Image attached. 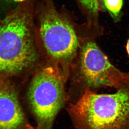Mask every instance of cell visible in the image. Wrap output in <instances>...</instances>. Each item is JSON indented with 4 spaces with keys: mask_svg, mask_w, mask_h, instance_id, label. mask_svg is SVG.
<instances>
[{
    "mask_svg": "<svg viewBox=\"0 0 129 129\" xmlns=\"http://www.w3.org/2000/svg\"><path fill=\"white\" fill-rule=\"evenodd\" d=\"M37 0H25L0 19V79L17 76L35 63L34 18Z\"/></svg>",
    "mask_w": 129,
    "mask_h": 129,
    "instance_id": "obj_1",
    "label": "cell"
},
{
    "mask_svg": "<svg viewBox=\"0 0 129 129\" xmlns=\"http://www.w3.org/2000/svg\"><path fill=\"white\" fill-rule=\"evenodd\" d=\"M112 94L86 89L68 111L79 129H129V85Z\"/></svg>",
    "mask_w": 129,
    "mask_h": 129,
    "instance_id": "obj_2",
    "label": "cell"
},
{
    "mask_svg": "<svg viewBox=\"0 0 129 129\" xmlns=\"http://www.w3.org/2000/svg\"><path fill=\"white\" fill-rule=\"evenodd\" d=\"M35 15L47 52L60 61L71 60L76 54L79 43L74 29L66 15L57 9L53 0H37Z\"/></svg>",
    "mask_w": 129,
    "mask_h": 129,
    "instance_id": "obj_3",
    "label": "cell"
},
{
    "mask_svg": "<svg viewBox=\"0 0 129 129\" xmlns=\"http://www.w3.org/2000/svg\"><path fill=\"white\" fill-rule=\"evenodd\" d=\"M28 99L37 129H52L66 99L63 76L58 68L47 66L35 74L29 87Z\"/></svg>",
    "mask_w": 129,
    "mask_h": 129,
    "instance_id": "obj_4",
    "label": "cell"
},
{
    "mask_svg": "<svg viewBox=\"0 0 129 129\" xmlns=\"http://www.w3.org/2000/svg\"><path fill=\"white\" fill-rule=\"evenodd\" d=\"M81 61L82 76L90 87L117 89L127 84V73L113 66L95 42H88L84 46Z\"/></svg>",
    "mask_w": 129,
    "mask_h": 129,
    "instance_id": "obj_5",
    "label": "cell"
},
{
    "mask_svg": "<svg viewBox=\"0 0 129 129\" xmlns=\"http://www.w3.org/2000/svg\"><path fill=\"white\" fill-rule=\"evenodd\" d=\"M25 115L10 79H0V129H25Z\"/></svg>",
    "mask_w": 129,
    "mask_h": 129,
    "instance_id": "obj_6",
    "label": "cell"
},
{
    "mask_svg": "<svg viewBox=\"0 0 129 129\" xmlns=\"http://www.w3.org/2000/svg\"><path fill=\"white\" fill-rule=\"evenodd\" d=\"M81 11L91 23L97 24L103 8L100 0H76Z\"/></svg>",
    "mask_w": 129,
    "mask_h": 129,
    "instance_id": "obj_7",
    "label": "cell"
},
{
    "mask_svg": "<svg viewBox=\"0 0 129 129\" xmlns=\"http://www.w3.org/2000/svg\"><path fill=\"white\" fill-rule=\"evenodd\" d=\"M103 8L105 9L115 21H119L122 17L124 0H100Z\"/></svg>",
    "mask_w": 129,
    "mask_h": 129,
    "instance_id": "obj_8",
    "label": "cell"
},
{
    "mask_svg": "<svg viewBox=\"0 0 129 129\" xmlns=\"http://www.w3.org/2000/svg\"><path fill=\"white\" fill-rule=\"evenodd\" d=\"M127 1H128L129 6V0H127ZM126 49H127V52L128 53V55L129 56V39L128 41H127V42ZM126 73H127V83H128V85H129V71L128 72H127Z\"/></svg>",
    "mask_w": 129,
    "mask_h": 129,
    "instance_id": "obj_9",
    "label": "cell"
},
{
    "mask_svg": "<svg viewBox=\"0 0 129 129\" xmlns=\"http://www.w3.org/2000/svg\"><path fill=\"white\" fill-rule=\"evenodd\" d=\"M5 1H8V2H14L18 3H19L21 2L22 1H25V0H5Z\"/></svg>",
    "mask_w": 129,
    "mask_h": 129,
    "instance_id": "obj_10",
    "label": "cell"
},
{
    "mask_svg": "<svg viewBox=\"0 0 129 129\" xmlns=\"http://www.w3.org/2000/svg\"><path fill=\"white\" fill-rule=\"evenodd\" d=\"M25 129H37V128H35L34 127H32V126L29 125V124H27Z\"/></svg>",
    "mask_w": 129,
    "mask_h": 129,
    "instance_id": "obj_11",
    "label": "cell"
}]
</instances>
